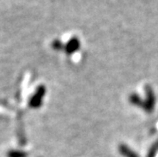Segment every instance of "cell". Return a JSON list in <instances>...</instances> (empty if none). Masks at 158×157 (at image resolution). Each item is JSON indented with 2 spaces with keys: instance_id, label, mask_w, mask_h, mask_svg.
I'll list each match as a JSON object with an SVG mask.
<instances>
[{
  "instance_id": "2",
  "label": "cell",
  "mask_w": 158,
  "mask_h": 157,
  "mask_svg": "<svg viewBox=\"0 0 158 157\" xmlns=\"http://www.w3.org/2000/svg\"><path fill=\"white\" fill-rule=\"evenodd\" d=\"M145 90H146V99L144 101L143 110L146 111L147 113H152L155 106V96L152 88L150 85H147L145 87Z\"/></svg>"
},
{
  "instance_id": "8",
  "label": "cell",
  "mask_w": 158,
  "mask_h": 157,
  "mask_svg": "<svg viewBox=\"0 0 158 157\" xmlns=\"http://www.w3.org/2000/svg\"><path fill=\"white\" fill-rule=\"evenodd\" d=\"M158 150V147L156 145H154L149 151V154H148V157H155V154H156V151Z\"/></svg>"
},
{
  "instance_id": "4",
  "label": "cell",
  "mask_w": 158,
  "mask_h": 157,
  "mask_svg": "<svg viewBox=\"0 0 158 157\" xmlns=\"http://www.w3.org/2000/svg\"><path fill=\"white\" fill-rule=\"evenodd\" d=\"M118 151L123 157H139V155L125 144L118 145Z\"/></svg>"
},
{
  "instance_id": "9",
  "label": "cell",
  "mask_w": 158,
  "mask_h": 157,
  "mask_svg": "<svg viewBox=\"0 0 158 157\" xmlns=\"http://www.w3.org/2000/svg\"><path fill=\"white\" fill-rule=\"evenodd\" d=\"M156 146H157V147H158V143H157V144H156Z\"/></svg>"
},
{
  "instance_id": "7",
  "label": "cell",
  "mask_w": 158,
  "mask_h": 157,
  "mask_svg": "<svg viewBox=\"0 0 158 157\" xmlns=\"http://www.w3.org/2000/svg\"><path fill=\"white\" fill-rule=\"evenodd\" d=\"M51 46H52V48L55 49V50H62V49H64V45L63 43L60 41V40H54L52 43H51Z\"/></svg>"
},
{
  "instance_id": "1",
  "label": "cell",
  "mask_w": 158,
  "mask_h": 157,
  "mask_svg": "<svg viewBox=\"0 0 158 157\" xmlns=\"http://www.w3.org/2000/svg\"><path fill=\"white\" fill-rule=\"evenodd\" d=\"M47 93V89L45 85H40V86L37 87L35 93L31 96V99H30V106L33 109H38L42 106L43 104V99H44L45 96Z\"/></svg>"
},
{
  "instance_id": "6",
  "label": "cell",
  "mask_w": 158,
  "mask_h": 157,
  "mask_svg": "<svg viewBox=\"0 0 158 157\" xmlns=\"http://www.w3.org/2000/svg\"><path fill=\"white\" fill-rule=\"evenodd\" d=\"M7 157H27V152L20 150H10L7 152Z\"/></svg>"
},
{
  "instance_id": "5",
  "label": "cell",
  "mask_w": 158,
  "mask_h": 157,
  "mask_svg": "<svg viewBox=\"0 0 158 157\" xmlns=\"http://www.w3.org/2000/svg\"><path fill=\"white\" fill-rule=\"evenodd\" d=\"M130 102L133 105H135L137 107H140L141 109L143 108V103H144V101H142L141 97L137 95V94H132L130 96Z\"/></svg>"
},
{
  "instance_id": "3",
  "label": "cell",
  "mask_w": 158,
  "mask_h": 157,
  "mask_svg": "<svg viewBox=\"0 0 158 157\" xmlns=\"http://www.w3.org/2000/svg\"><path fill=\"white\" fill-rule=\"evenodd\" d=\"M81 48V42L78 37H72L70 38L69 41L64 45V51L68 54L71 55L75 52H77Z\"/></svg>"
}]
</instances>
